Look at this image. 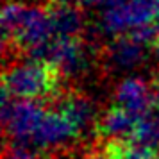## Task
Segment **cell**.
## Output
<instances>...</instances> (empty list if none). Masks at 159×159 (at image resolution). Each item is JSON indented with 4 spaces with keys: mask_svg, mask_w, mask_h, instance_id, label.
<instances>
[{
    "mask_svg": "<svg viewBox=\"0 0 159 159\" xmlns=\"http://www.w3.org/2000/svg\"><path fill=\"white\" fill-rule=\"evenodd\" d=\"M56 38H79L84 29V16L72 4L57 2L48 9Z\"/></svg>",
    "mask_w": 159,
    "mask_h": 159,
    "instance_id": "8fae6325",
    "label": "cell"
},
{
    "mask_svg": "<svg viewBox=\"0 0 159 159\" xmlns=\"http://www.w3.org/2000/svg\"><path fill=\"white\" fill-rule=\"evenodd\" d=\"M30 57L45 61L59 75L80 77L89 72L93 65V52L79 38H56L48 45L38 48Z\"/></svg>",
    "mask_w": 159,
    "mask_h": 159,
    "instance_id": "277c9868",
    "label": "cell"
},
{
    "mask_svg": "<svg viewBox=\"0 0 159 159\" xmlns=\"http://www.w3.org/2000/svg\"><path fill=\"white\" fill-rule=\"evenodd\" d=\"M75 138H79V132L68 122V118L61 115L57 109H52V111H47L43 122L32 139L30 148H39V150L61 148L70 145Z\"/></svg>",
    "mask_w": 159,
    "mask_h": 159,
    "instance_id": "ba28073f",
    "label": "cell"
},
{
    "mask_svg": "<svg viewBox=\"0 0 159 159\" xmlns=\"http://www.w3.org/2000/svg\"><path fill=\"white\" fill-rule=\"evenodd\" d=\"M57 2H63V4H73L75 0H57Z\"/></svg>",
    "mask_w": 159,
    "mask_h": 159,
    "instance_id": "d6986e66",
    "label": "cell"
},
{
    "mask_svg": "<svg viewBox=\"0 0 159 159\" xmlns=\"http://www.w3.org/2000/svg\"><path fill=\"white\" fill-rule=\"evenodd\" d=\"M80 2L88 7H104L109 0H80Z\"/></svg>",
    "mask_w": 159,
    "mask_h": 159,
    "instance_id": "5bb4252c",
    "label": "cell"
},
{
    "mask_svg": "<svg viewBox=\"0 0 159 159\" xmlns=\"http://www.w3.org/2000/svg\"><path fill=\"white\" fill-rule=\"evenodd\" d=\"M88 159H115V157H113L111 152H107V154H95V156H89Z\"/></svg>",
    "mask_w": 159,
    "mask_h": 159,
    "instance_id": "2e32d148",
    "label": "cell"
},
{
    "mask_svg": "<svg viewBox=\"0 0 159 159\" xmlns=\"http://www.w3.org/2000/svg\"><path fill=\"white\" fill-rule=\"evenodd\" d=\"M2 36L6 45L11 41L29 54L48 45L56 39L48 9L20 0L7 2L2 9Z\"/></svg>",
    "mask_w": 159,
    "mask_h": 159,
    "instance_id": "6da1fadb",
    "label": "cell"
},
{
    "mask_svg": "<svg viewBox=\"0 0 159 159\" xmlns=\"http://www.w3.org/2000/svg\"><path fill=\"white\" fill-rule=\"evenodd\" d=\"M56 109L68 118V122L75 127L79 136L89 132L97 122L95 104L80 93H68L65 97H61L56 104Z\"/></svg>",
    "mask_w": 159,
    "mask_h": 159,
    "instance_id": "9c48e42d",
    "label": "cell"
},
{
    "mask_svg": "<svg viewBox=\"0 0 159 159\" xmlns=\"http://www.w3.org/2000/svg\"><path fill=\"white\" fill-rule=\"evenodd\" d=\"M47 111L36 100H16L2 93V123L11 143L30 148Z\"/></svg>",
    "mask_w": 159,
    "mask_h": 159,
    "instance_id": "5b68a950",
    "label": "cell"
},
{
    "mask_svg": "<svg viewBox=\"0 0 159 159\" xmlns=\"http://www.w3.org/2000/svg\"><path fill=\"white\" fill-rule=\"evenodd\" d=\"M154 100L156 97H154L152 86L134 75L120 80L115 89V104L118 107L125 109L138 120L150 116Z\"/></svg>",
    "mask_w": 159,
    "mask_h": 159,
    "instance_id": "8992f818",
    "label": "cell"
},
{
    "mask_svg": "<svg viewBox=\"0 0 159 159\" xmlns=\"http://www.w3.org/2000/svg\"><path fill=\"white\" fill-rule=\"evenodd\" d=\"M145 41L134 34H127V36H118L115 38L106 48V61L107 65L115 70V72H132L143 65L147 59L148 48H147Z\"/></svg>",
    "mask_w": 159,
    "mask_h": 159,
    "instance_id": "52a82bcc",
    "label": "cell"
},
{
    "mask_svg": "<svg viewBox=\"0 0 159 159\" xmlns=\"http://www.w3.org/2000/svg\"><path fill=\"white\" fill-rule=\"evenodd\" d=\"M4 159H38V156H36V152H34V148L20 147V145H11L6 150Z\"/></svg>",
    "mask_w": 159,
    "mask_h": 159,
    "instance_id": "4fadbf2b",
    "label": "cell"
},
{
    "mask_svg": "<svg viewBox=\"0 0 159 159\" xmlns=\"http://www.w3.org/2000/svg\"><path fill=\"white\" fill-rule=\"evenodd\" d=\"M156 123H157V138H159V113L156 115Z\"/></svg>",
    "mask_w": 159,
    "mask_h": 159,
    "instance_id": "ac0fdd59",
    "label": "cell"
},
{
    "mask_svg": "<svg viewBox=\"0 0 159 159\" xmlns=\"http://www.w3.org/2000/svg\"><path fill=\"white\" fill-rule=\"evenodd\" d=\"M159 20V0H109L98 16L106 36H127Z\"/></svg>",
    "mask_w": 159,
    "mask_h": 159,
    "instance_id": "3957f363",
    "label": "cell"
},
{
    "mask_svg": "<svg viewBox=\"0 0 159 159\" xmlns=\"http://www.w3.org/2000/svg\"><path fill=\"white\" fill-rule=\"evenodd\" d=\"M116 150H109L115 159H157L156 148H148L143 145L125 141V143H116Z\"/></svg>",
    "mask_w": 159,
    "mask_h": 159,
    "instance_id": "7c38bea8",
    "label": "cell"
},
{
    "mask_svg": "<svg viewBox=\"0 0 159 159\" xmlns=\"http://www.w3.org/2000/svg\"><path fill=\"white\" fill-rule=\"evenodd\" d=\"M152 91H154V97H156V100H159V72L154 75V79H152Z\"/></svg>",
    "mask_w": 159,
    "mask_h": 159,
    "instance_id": "9a60e30c",
    "label": "cell"
},
{
    "mask_svg": "<svg viewBox=\"0 0 159 159\" xmlns=\"http://www.w3.org/2000/svg\"><path fill=\"white\" fill-rule=\"evenodd\" d=\"M154 52H156V56L159 57V41H156V43H154Z\"/></svg>",
    "mask_w": 159,
    "mask_h": 159,
    "instance_id": "e0dca14e",
    "label": "cell"
},
{
    "mask_svg": "<svg viewBox=\"0 0 159 159\" xmlns=\"http://www.w3.org/2000/svg\"><path fill=\"white\" fill-rule=\"evenodd\" d=\"M59 73L39 59L16 61L4 72L2 93L16 100H36L47 98L57 91Z\"/></svg>",
    "mask_w": 159,
    "mask_h": 159,
    "instance_id": "7a4b0ae2",
    "label": "cell"
},
{
    "mask_svg": "<svg viewBox=\"0 0 159 159\" xmlns=\"http://www.w3.org/2000/svg\"><path fill=\"white\" fill-rule=\"evenodd\" d=\"M138 122L139 120L134 118L130 113H127L125 109L113 106L98 120V129H100L102 136L109 138L116 143H125L132 138Z\"/></svg>",
    "mask_w": 159,
    "mask_h": 159,
    "instance_id": "30bf717a",
    "label": "cell"
}]
</instances>
